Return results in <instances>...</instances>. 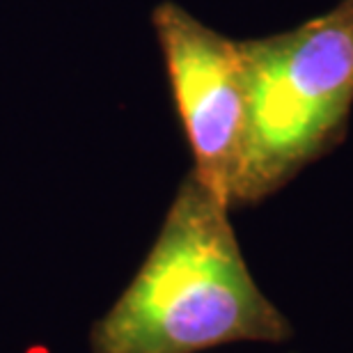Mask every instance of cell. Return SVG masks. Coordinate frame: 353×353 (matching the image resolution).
Wrapping results in <instances>:
<instances>
[{"instance_id": "6da1fadb", "label": "cell", "mask_w": 353, "mask_h": 353, "mask_svg": "<svg viewBox=\"0 0 353 353\" xmlns=\"http://www.w3.org/2000/svg\"><path fill=\"white\" fill-rule=\"evenodd\" d=\"M292 335L245 264L230 207L188 172L143 266L92 326L90 351L200 353Z\"/></svg>"}, {"instance_id": "7a4b0ae2", "label": "cell", "mask_w": 353, "mask_h": 353, "mask_svg": "<svg viewBox=\"0 0 353 353\" xmlns=\"http://www.w3.org/2000/svg\"><path fill=\"white\" fill-rule=\"evenodd\" d=\"M248 85L232 207L257 204L340 143L353 105V0L294 30L241 41Z\"/></svg>"}, {"instance_id": "3957f363", "label": "cell", "mask_w": 353, "mask_h": 353, "mask_svg": "<svg viewBox=\"0 0 353 353\" xmlns=\"http://www.w3.org/2000/svg\"><path fill=\"white\" fill-rule=\"evenodd\" d=\"M152 23L193 152L190 172L232 209L248 117L241 41L216 32L174 3H161Z\"/></svg>"}]
</instances>
